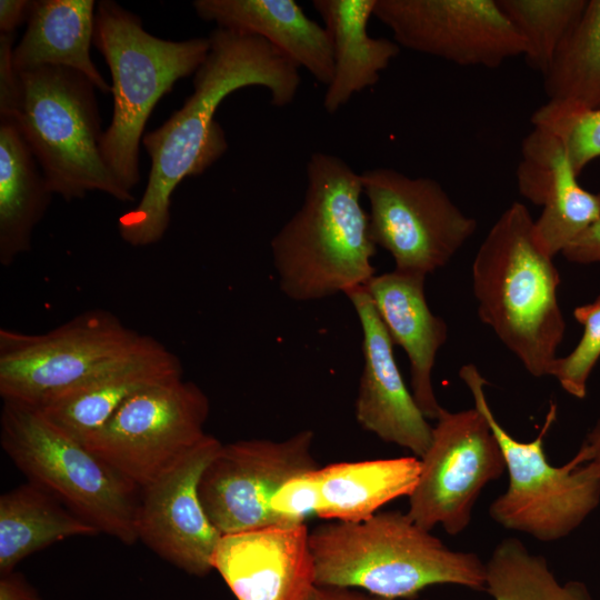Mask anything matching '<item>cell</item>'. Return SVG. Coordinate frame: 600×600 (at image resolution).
I'll return each mask as SVG.
<instances>
[{
	"mask_svg": "<svg viewBox=\"0 0 600 600\" xmlns=\"http://www.w3.org/2000/svg\"><path fill=\"white\" fill-rule=\"evenodd\" d=\"M210 50L193 74V92L142 144L151 159L139 203L118 219L121 239L132 247L159 242L170 223L171 197L183 179L202 174L228 150L214 114L232 92L264 87L277 107L290 104L301 84L299 67L257 36L216 28Z\"/></svg>",
	"mask_w": 600,
	"mask_h": 600,
	"instance_id": "1",
	"label": "cell"
},
{
	"mask_svg": "<svg viewBox=\"0 0 600 600\" xmlns=\"http://www.w3.org/2000/svg\"><path fill=\"white\" fill-rule=\"evenodd\" d=\"M306 176L302 206L271 240L280 289L296 301L346 294L376 276L360 173L337 156L314 152Z\"/></svg>",
	"mask_w": 600,
	"mask_h": 600,
	"instance_id": "2",
	"label": "cell"
},
{
	"mask_svg": "<svg viewBox=\"0 0 600 600\" xmlns=\"http://www.w3.org/2000/svg\"><path fill=\"white\" fill-rule=\"evenodd\" d=\"M316 586L360 588L414 599L434 584L484 590L486 568L472 552L448 548L406 512H377L360 522L333 521L309 533Z\"/></svg>",
	"mask_w": 600,
	"mask_h": 600,
	"instance_id": "3",
	"label": "cell"
},
{
	"mask_svg": "<svg viewBox=\"0 0 600 600\" xmlns=\"http://www.w3.org/2000/svg\"><path fill=\"white\" fill-rule=\"evenodd\" d=\"M534 238V220L512 202L493 223L472 264L479 318L533 377L549 376L566 322L559 272Z\"/></svg>",
	"mask_w": 600,
	"mask_h": 600,
	"instance_id": "4",
	"label": "cell"
},
{
	"mask_svg": "<svg viewBox=\"0 0 600 600\" xmlns=\"http://www.w3.org/2000/svg\"><path fill=\"white\" fill-rule=\"evenodd\" d=\"M93 44L111 73L113 113L100 152L119 184L132 193L140 182V142L159 100L194 74L210 50L209 38L166 40L143 29L139 16L113 0L97 4Z\"/></svg>",
	"mask_w": 600,
	"mask_h": 600,
	"instance_id": "5",
	"label": "cell"
},
{
	"mask_svg": "<svg viewBox=\"0 0 600 600\" xmlns=\"http://www.w3.org/2000/svg\"><path fill=\"white\" fill-rule=\"evenodd\" d=\"M94 84L82 73L41 66L18 72L13 122L34 154L52 193L66 201L100 191L133 201L108 169L100 152L103 131Z\"/></svg>",
	"mask_w": 600,
	"mask_h": 600,
	"instance_id": "6",
	"label": "cell"
},
{
	"mask_svg": "<svg viewBox=\"0 0 600 600\" xmlns=\"http://www.w3.org/2000/svg\"><path fill=\"white\" fill-rule=\"evenodd\" d=\"M0 442L29 482L51 493L99 532L126 544L138 541L141 490L54 427L37 408L3 401Z\"/></svg>",
	"mask_w": 600,
	"mask_h": 600,
	"instance_id": "7",
	"label": "cell"
},
{
	"mask_svg": "<svg viewBox=\"0 0 600 600\" xmlns=\"http://www.w3.org/2000/svg\"><path fill=\"white\" fill-rule=\"evenodd\" d=\"M459 376L491 427L509 474L508 489L489 507L490 517L506 529L542 542L569 536L600 503V471L573 458L561 467L548 461L544 438L556 420V404L551 403L537 438L519 441L496 419L483 389L488 382L478 368L464 364Z\"/></svg>",
	"mask_w": 600,
	"mask_h": 600,
	"instance_id": "8",
	"label": "cell"
},
{
	"mask_svg": "<svg viewBox=\"0 0 600 600\" xmlns=\"http://www.w3.org/2000/svg\"><path fill=\"white\" fill-rule=\"evenodd\" d=\"M159 343L108 310L91 309L43 333L0 329V396L39 408Z\"/></svg>",
	"mask_w": 600,
	"mask_h": 600,
	"instance_id": "9",
	"label": "cell"
},
{
	"mask_svg": "<svg viewBox=\"0 0 600 600\" xmlns=\"http://www.w3.org/2000/svg\"><path fill=\"white\" fill-rule=\"evenodd\" d=\"M369 232L393 258L394 270L426 276L444 267L477 229L441 184L391 168L360 173Z\"/></svg>",
	"mask_w": 600,
	"mask_h": 600,
	"instance_id": "10",
	"label": "cell"
},
{
	"mask_svg": "<svg viewBox=\"0 0 600 600\" xmlns=\"http://www.w3.org/2000/svg\"><path fill=\"white\" fill-rule=\"evenodd\" d=\"M209 412L198 384L171 378L129 398L83 444L141 490L207 434Z\"/></svg>",
	"mask_w": 600,
	"mask_h": 600,
	"instance_id": "11",
	"label": "cell"
},
{
	"mask_svg": "<svg viewBox=\"0 0 600 600\" xmlns=\"http://www.w3.org/2000/svg\"><path fill=\"white\" fill-rule=\"evenodd\" d=\"M420 462L407 513L423 529L441 526L451 536L470 524L481 491L506 470L499 442L477 408L458 412L443 408Z\"/></svg>",
	"mask_w": 600,
	"mask_h": 600,
	"instance_id": "12",
	"label": "cell"
},
{
	"mask_svg": "<svg viewBox=\"0 0 600 600\" xmlns=\"http://www.w3.org/2000/svg\"><path fill=\"white\" fill-rule=\"evenodd\" d=\"M313 432L302 430L282 441L238 440L220 447L199 482V497L221 534L283 524L270 501L290 478L320 468L312 456Z\"/></svg>",
	"mask_w": 600,
	"mask_h": 600,
	"instance_id": "13",
	"label": "cell"
},
{
	"mask_svg": "<svg viewBox=\"0 0 600 600\" xmlns=\"http://www.w3.org/2000/svg\"><path fill=\"white\" fill-rule=\"evenodd\" d=\"M373 17L399 47L459 66L496 69L527 50L497 0H376Z\"/></svg>",
	"mask_w": 600,
	"mask_h": 600,
	"instance_id": "14",
	"label": "cell"
},
{
	"mask_svg": "<svg viewBox=\"0 0 600 600\" xmlns=\"http://www.w3.org/2000/svg\"><path fill=\"white\" fill-rule=\"evenodd\" d=\"M221 446L207 433L140 493L138 540L162 559L198 577L213 569V553L222 536L209 520L199 497L200 478Z\"/></svg>",
	"mask_w": 600,
	"mask_h": 600,
	"instance_id": "15",
	"label": "cell"
},
{
	"mask_svg": "<svg viewBox=\"0 0 600 600\" xmlns=\"http://www.w3.org/2000/svg\"><path fill=\"white\" fill-rule=\"evenodd\" d=\"M362 330L363 369L356 419L366 431L422 458L432 428L407 388L393 354V342L364 287L346 293Z\"/></svg>",
	"mask_w": 600,
	"mask_h": 600,
	"instance_id": "16",
	"label": "cell"
},
{
	"mask_svg": "<svg viewBox=\"0 0 600 600\" xmlns=\"http://www.w3.org/2000/svg\"><path fill=\"white\" fill-rule=\"evenodd\" d=\"M306 523L222 534L212 558L238 600H306L316 586Z\"/></svg>",
	"mask_w": 600,
	"mask_h": 600,
	"instance_id": "17",
	"label": "cell"
},
{
	"mask_svg": "<svg viewBox=\"0 0 600 600\" xmlns=\"http://www.w3.org/2000/svg\"><path fill=\"white\" fill-rule=\"evenodd\" d=\"M517 181L521 196L543 208L534 237L551 258L600 219V193L580 186L562 140L547 128L533 126L524 138Z\"/></svg>",
	"mask_w": 600,
	"mask_h": 600,
	"instance_id": "18",
	"label": "cell"
},
{
	"mask_svg": "<svg viewBox=\"0 0 600 600\" xmlns=\"http://www.w3.org/2000/svg\"><path fill=\"white\" fill-rule=\"evenodd\" d=\"M426 276L393 270L376 274L364 289L371 297L393 344L410 361L411 392L427 419L437 420L442 407L432 386V370L448 336L446 322L433 314L424 293Z\"/></svg>",
	"mask_w": 600,
	"mask_h": 600,
	"instance_id": "19",
	"label": "cell"
},
{
	"mask_svg": "<svg viewBox=\"0 0 600 600\" xmlns=\"http://www.w3.org/2000/svg\"><path fill=\"white\" fill-rule=\"evenodd\" d=\"M181 376L183 369L180 359L159 342L90 377L37 409L54 427L84 443L133 394Z\"/></svg>",
	"mask_w": 600,
	"mask_h": 600,
	"instance_id": "20",
	"label": "cell"
},
{
	"mask_svg": "<svg viewBox=\"0 0 600 600\" xmlns=\"http://www.w3.org/2000/svg\"><path fill=\"white\" fill-rule=\"evenodd\" d=\"M196 13L218 28L257 36L329 86L333 74L326 28L310 19L294 0H196Z\"/></svg>",
	"mask_w": 600,
	"mask_h": 600,
	"instance_id": "21",
	"label": "cell"
},
{
	"mask_svg": "<svg viewBox=\"0 0 600 600\" xmlns=\"http://www.w3.org/2000/svg\"><path fill=\"white\" fill-rule=\"evenodd\" d=\"M312 6L323 20L331 43L333 74L323 108L334 113L354 93L379 81L400 47L388 38L369 36L367 27L376 0H313Z\"/></svg>",
	"mask_w": 600,
	"mask_h": 600,
	"instance_id": "22",
	"label": "cell"
},
{
	"mask_svg": "<svg viewBox=\"0 0 600 600\" xmlns=\"http://www.w3.org/2000/svg\"><path fill=\"white\" fill-rule=\"evenodd\" d=\"M96 7L93 0L32 1L24 34L12 51L14 71L41 66L69 68L84 74L102 93H111L90 56Z\"/></svg>",
	"mask_w": 600,
	"mask_h": 600,
	"instance_id": "23",
	"label": "cell"
},
{
	"mask_svg": "<svg viewBox=\"0 0 600 600\" xmlns=\"http://www.w3.org/2000/svg\"><path fill=\"white\" fill-rule=\"evenodd\" d=\"M420 469V459L414 456L320 467L316 516L342 522L364 521L384 504L409 498L418 483Z\"/></svg>",
	"mask_w": 600,
	"mask_h": 600,
	"instance_id": "24",
	"label": "cell"
},
{
	"mask_svg": "<svg viewBox=\"0 0 600 600\" xmlns=\"http://www.w3.org/2000/svg\"><path fill=\"white\" fill-rule=\"evenodd\" d=\"M52 191L17 126L0 120V263L11 266L31 249L32 233Z\"/></svg>",
	"mask_w": 600,
	"mask_h": 600,
	"instance_id": "25",
	"label": "cell"
},
{
	"mask_svg": "<svg viewBox=\"0 0 600 600\" xmlns=\"http://www.w3.org/2000/svg\"><path fill=\"white\" fill-rule=\"evenodd\" d=\"M51 493L28 482L0 497V572L61 540L99 533Z\"/></svg>",
	"mask_w": 600,
	"mask_h": 600,
	"instance_id": "26",
	"label": "cell"
},
{
	"mask_svg": "<svg viewBox=\"0 0 600 600\" xmlns=\"http://www.w3.org/2000/svg\"><path fill=\"white\" fill-rule=\"evenodd\" d=\"M543 79L549 101L600 108V0H588Z\"/></svg>",
	"mask_w": 600,
	"mask_h": 600,
	"instance_id": "27",
	"label": "cell"
},
{
	"mask_svg": "<svg viewBox=\"0 0 600 600\" xmlns=\"http://www.w3.org/2000/svg\"><path fill=\"white\" fill-rule=\"evenodd\" d=\"M484 568V590L494 600H592L584 583H560L546 559L518 538L501 540Z\"/></svg>",
	"mask_w": 600,
	"mask_h": 600,
	"instance_id": "28",
	"label": "cell"
},
{
	"mask_svg": "<svg viewBox=\"0 0 600 600\" xmlns=\"http://www.w3.org/2000/svg\"><path fill=\"white\" fill-rule=\"evenodd\" d=\"M588 0H497L498 6L523 37L529 67L546 74Z\"/></svg>",
	"mask_w": 600,
	"mask_h": 600,
	"instance_id": "29",
	"label": "cell"
},
{
	"mask_svg": "<svg viewBox=\"0 0 600 600\" xmlns=\"http://www.w3.org/2000/svg\"><path fill=\"white\" fill-rule=\"evenodd\" d=\"M531 123L551 130L562 140L578 177L600 158V108L579 109L548 101L532 114Z\"/></svg>",
	"mask_w": 600,
	"mask_h": 600,
	"instance_id": "30",
	"label": "cell"
},
{
	"mask_svg": "<svg viewBox=\"0 0 600 600\" xmlns=\"http://www.w3.org/2000/svg\"><path fill=\"white\" fill-rule=\"evenodd\" d=\"M573 317L583 327L582 337L568 356L553 361L549 376L554 377L566 392L583 399L590 373L600 358V296L576 307Z\"/></svg>",
	"mask_w": 600,
	"mask_h": 600,
	"instance_id": "31",
	"label": "cell"
},
{
	"mask_svg": "<svg viewBox=\"0 0 600 600\" xmlns=\"http://www.w3.org/2000/svg\"><path fill=\"white\" fill-rule=\"evenodd\" d=\"M320 499L319 468L297 474L274 492L270 501L271 511L283 524L306 523L316 516Z\"/></svg>",
	"mask_w": 600,
	"mask_h": 600,
	"instance_id": "32",
	"label": "cell"
},
{
	"mask_svg": "<svg viewBox=\"0 0 600 600\" xmlns=\"http://www.w3.org/2000/svg\"><path fill=\"white\" fill-rule=\"evenodd\" d=\"M14 33L0 32V118L13 109L18 94V73L12 66Z\"/></svg>",
	"mask_w": 600,
	"mask_h": 600,
	"instance_id": "33",
	"label": "cell"
},
{
	"mask_svg": "<svg viewBox=\"0 0 600 600\" xmlns=\"http://www.w3.org/2000/svg\"><path fill=\"white\" fill-rule=\"evenodd\" d=\"M561 254L573 263L600 262V219L568 244Z\"/></svg>",
	"mask_w": 600,
	"mask_h": 600,
	"instance_id": "34",
	"label": "cell"
},
{
	"mask_svg": "<svg viewBox=\"0 0 600 600\" xmlns=\"http://www.w3.org/2000/svg\"><path fill=\"white\" fill-rule=\"evenodd\" d=\"M31 7L30 0H1L0 32L13 33L20 24L28 21Z\"/></svg>",
	"mask_w": 600,
	"mask_h": 600,
	"instance_id": "35",
	"label": "cell"
},
{
	"mask_svg": "<svg viewBox=\"0 0 600 600\" xmlns=\"http://www.w3.org/2000/svg\"><path fill=\"white\" fill-rule=\"evenodd\" d=\"M0 600H41L24 579L12 572L1 574Z\"/></svg>",
	"mask_w": 600,
	"mask_h": 600,
	"instance_id": "36",
	"label": "cell"
},
{
	"mask_svg": "<svg viewBox=\"0 0 600 600\" xmlns=\"http://www.w3.org/2000/svg\"><path fill=\"white\" fill-rule=\"evenodd\" d=\"M306 600H389L350 588L314 586Z\"/></svg>",
	"mask_w": 600,
	"mask_h": 600,
	"instance_id": "37",
	"label": "cell"
},
{
	"mask_svg": "<svg viewBox=\"0 0 600 600\" xmlns=\"http://www.w3.org/2000/svg\"><path fill=\"white\" fill-rule=\"evenodd\" d=\"M573 459L578 463H592L600 471V418L587 433Z\"/></svg>",
	"mask_w": 600,
	"mask_h": 600,
	"instance_id": "38",
	"label": "cell"
}]
</instances>
